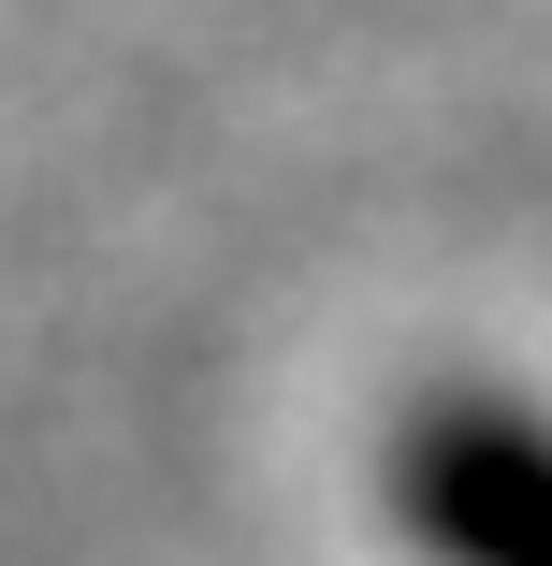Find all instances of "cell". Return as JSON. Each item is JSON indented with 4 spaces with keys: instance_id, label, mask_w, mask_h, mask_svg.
Segmentation results:
<instances>
[{
    "instance_id": "6da1fadb",
    "label": "cell",
    "mask_w": 552,
    "mask_h": 566,
    "mask_svg": "<svg viewBox=\"0 0 552 566\" xmlns=\"http://www.w3.org/2000/svg\"><path fill=\"white\" fill-rule=\"evenodd\" d=\"M393 523L421 566H552V421L509 392H436L393 436Z\"/></svg>"
}]
</instances>
